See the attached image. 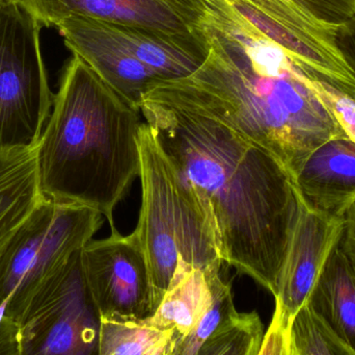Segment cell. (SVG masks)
<instances>
[{
  "label": "cell",
  "instance_id": "obj_20",
  "mask_svg": "<svg viewBox=\"0 0 355 355\" xmlns=\"http://www.w3.org/2000/svg\"><path fill=\"white\" fill-rule=\"evenodd\" d=\"M324 28L338 31L355 15V0H290Z\"/></svg>",
  "mask_w": 355,
  "mask_h": 355
},
{
  "label": "cell",
  "instance_id": "obj_8",
  "mask_svg": "<svg viewBox=\"0 0 355 355\" xmlns=\"http://www.w3.org/2000/svg\"><path fill=\"white\" fill-rule=\"evenodd\" d=\"M100 323L83 274L80 250L21 323L20 355L98 354Z\"/></svg>",
  "mask_w": 355,
  "mask_h": 355
},
{
  "label": "cell",
  "instance_id": "obj_5",
  "mask_svg": "<svg viewBox=\"0 0 355 355\" xmlns=\"http://www.w3.org/2000/svg\"><path fill=\"white\" fill-rule=\"evenodd\" d=\"M56 28L73 54L137 106L159 81L193 73L210 49L206 33H168L89 17H69Z\"/></svg>",
  "mask_w": 355,
  "mask_h": 355
},
{
  "label": "cell",
  "instance_id": "obj_2",
  "mask_svg": "<svg viewBox=\"0 0 355 355\" xmlns=\"http://www.w3.org/2000/svg\"><path fill=\"white\" fill-rule=\"evenodd\" d=\"M166 154L200 201L219 256L277 295L302 204L279 160L211 117L141 100Z\"/></svg>",
  "mask_w": 355,
  "mask_h": 355
},
{
  "label": "cell",
  "instance_id": "obj_24",
  "mask_svg": "<svg viewBox=\"0 0 355 355\" xmlns=\"http://www.w3.org/2000/svg\"><path fill=\"white\" fill-rule=\"evenodd\" d=\"M340 244L355 264V202L344 217V229Z\"/></svg>",
  "mask_w": 355,
  "mask_h": 355
},
{
  "label": "cell",
  "instance_id": "obj_4",
  "mask_svg": "<svg viewBox=\"0 0 355 355\" xmlns=\"http://www.w3.org/2000/svg\"><path fill=\"white\" fill-rule=\"evenodd\" d=\"M139 147L141 206L133 233L147 258L153 314L170 289L179 258L205 274L220 270L223 262L200 201L147 122L139 129Z\"/></svg>",
  "mask_w": 355,
  "mask_h": 355
},
{
  "label": "cell",
  "instance_id": "obj_6",
  "mask_svg": "<svg viewBox=\"0 0 355 355\" xmlns=\"http://www.w3.org/2000/svg\"><path fill=\"white\" fill-rule=\"evenodd\" d=\"M91 206L44 198L0 252V308L20 327L72 256L99 231Z\"/></svg>",
  "mask_w": 355,
  "mask_h": 355
},
{
  "label": "cell",
  "instance_id": "obj_11",
  "mask_svg": "<svg viewBox=\"0 0 355 355\" xmlns=\"http://www.w3.org/2000/svg\"><path fill=\"white\" fill-rule=\"evenodd\" d=\"M343 229L344 218H329L302 206L275 296L272 321L289 333L292 319L310 298L329 254L341 239Z\"/></svg>",
  "mask_w": 355,
  "mask_h": 355
},
{
  "label": "cell",
  "instance_id": "obj_17",
  "mask_svg": "<svg viewBox=\"0 0 355 355\" xmlns=\"http://www.w3.org/2000/svg\"><path fill=\"white\" fill-rule=\"evenodd\" d=\"M264 335L258 313L236 311L206 340L198 355H259Z\"/></svg>",
  "mask_w": 355,
  "mask_h": 355
},
{
  "label": "cell",
  "instance_id": "obj_16",
  "mask_svg": "<svg viewBox=\"0 0 355 355\" xmlns=\"http://www.w3.org/2000/svg\"><path fill=\"white\" fill-rule=\"evenodd\" d=\"M175 333L145 319L101 318L99 355H173Z\"/></svg>",
  "mask_w": 355,
  "mask_h": 355
},
{
  "label": "cell",
  "instance_id": "obj_12",
  "mask_svg": "<svg viewBox=\"0 0 355 355\" xmlns=\"http://www.w3.org/2000/svg\"><path fill=\"white\" fill-rule=\"evenodd\" d=\"M308 210L343 219L355 202V141L339 135L319 146L294 177Z\"/></svg>",
  "mask_w": 355,
  "mask_h": 355
},
{
  "label": "cell",
  "instance_id": "obj_21",
  "mask_svg": "<svg viewBox=\"0 0 355 355\" xmlns=\"http://www.w3.org/2000/svg\"><path fill=\"white\" fill-rule=\"evenodd\" d=\"M315 89L331 108L344 131L355 141V98L313 79Z\"/></svg>",
  "mask_w": 355,
  "mask_h": 355
},
{
  "label": "cell",
  "instance_id": "obj_1",
  "mask_svg": "<svg viewBox=\"0 0 355 355\" xmlns=\"http://www.w3.org/2000/svg\"><path fill=\"white\" fill-rule=\"evenodd\" d=\"M204 28L210 46L204 63L188 76L159 81L141 100L223 123L293 179L319 146L347 135L312 77L229 0H211Z\"/></svg>",
  "mask_w": 355,
  "mask_h": 355
},
{
  "label": "cell",
  "instance_id": "obj_15",
  "mask_svg": "<svg viewBox=\"0 0 355 355\" xmlns=\"http://www.w3.org/2000/svg\"><path fill=\"white\" fill-rule=\"evenodd\" d=\"M212 302V290L204 271L179 258L170 289L147 320L159 329L174 331L176 347L200 322Z\"/></svg>",
  "mask_w": 355,
  "mask_h": 355
},
{
  "label": "cell",
  "instance_id": "obj_19",
  "mask_svg": "<svg viewBox=\"0 0 355 355\" xmlns=\"http://www.w3.org/2000/svg\"><path fill=\"white\" fill-rule=\"evenodd\" d=\"M212 290L213 302L200 322L178 342L173 355H198L200 347L215 329L236 312L232 283L221 279L220 270L206 274Z\"/></svg>",
  "mask_w": 355,
  "mask_h": 355
},
{
  "label": "cell",
  "instance_id": "obj_13",
  "mask_svg": "<svg viewBox=\"0 0 355 355\" xmlns=\"http://www.w3.org/2000/svg\"><path fill=\"white\" fill-rule=\"evenodd\" d=\"M306 302L355 355V264L340 241Z\"/></svg>",
  "mask_w": 355,
  "mask_h": 355
},
{
  "label": "cell",
  "instance_id": "obj_22",
  "mask_svg": "<svg viewBox=\"0 0 355 355\" xmlns=\"http://www.w3.org/2000/svg\"><path fill=\"white\" fill-rule=\"evenodd\" d=\"M19 327L4 316V306L0 308V355H20Z\"/></svg>",
  "mask_w": 355,
  "mask_h": 355
},
{
  "label": "cell",
  "instance_id": "obj_18",
  "mask_svg": "<svg viewBox=\"0 0 355 355\" xmlns=\"http://www.w3.org/2000/svg\"><path fill=\"white\" fill-rule=\"evenodd\" d=\"M290 355H354L308 302L292 319Z\"/></svg>",
  "mask_w": 355,
  "mask_h": 355
},
{
  "label": "cell",
  "instance_id": "obj_3",
  "mask_svg": "<svg viewBox=\"0 0 355 355\" xmlns=\"http://www.w3.org/2000/svg\"><path fill=\"white\" fill-rule=\"evenodd\" d=\"M139 106L73 54L35 146L46 198L99 210L116 231L114 212L141 172Z\"/></svg>",
  "mask_w": 355,
  "mask_h": 355
},
{
  "label": "cell",
  "instance_id": "obj_10",
  "mask_svg": "<svg viewBox=\"0 0 355 355\" xmlns=\"http://www.w3.org/2000/svg\"><path fill=\"white\" fill-rule=\"evenodd\" d=\"M42 26L72 16L146 27L168 33H205L211 0H19Z\"/></svg>",
  "mask_w": 355,
  "mask_h": 355
},
{
  "label": "cell",
  "instance_id": "obj_23",
  "mask_svg": "<svg viewBox=\"0 0 355 355\" xmlns=\"http://www.w3.org/2000/svg\"><path fill=\"white\" fill-rule=\"evenodd\" d=\"M337 45L355 74V15L354 18L338 31Z\"/></svg>",
  "mask_w": 355,
  "mask_h": 355
},
{
  "label": "cell",
  "instance_id": "obj_9",
  "mask_svg": "<svg viewBox=\"0 0 355 355\" xmlns=\"http://www.w3.org/2000/svg\"><path fill=\"white\" fill-rule=\"evenodd\" d=\"M85 281L100 318L145 319L152 315L151 281L145 252L135 233L118 231L81 249Z\"/></svg>",
  "mask_w": 355,
  "mask_h": 355
},
{
  "label": "cell",
  "instance_id": "obj_14",
  "mask_svg": "<svg viewBox=\"0 0 355 355\" xmlns=\"http://www.w3.org/2000/svg\"><path fill=\"white\" fill-rule=\"evenodd\" d=\"M44 198L35 147L0 149V252Z\"/></svg>",
  "mask_w": 355,
  "mask_h": 355
},
{
  "label": "cell",
  "instance_id": "obj_7",
  "mask_svg": "<svg viewBox=\"0 0 355 355\" xmlns=\"http://www.w3.org/2000/svg\"><path fill=\"white\" fill-rule=\"evenodd\" d=\"M42 27L19 0L0 3V149L35 148L51 114Z\"/></svg>",
  "mask_w": 355,
  "mask_h": 355
},
{
  "label": "cell",
  "instance_id": "obj_25",
  "mask_svg": "<svg viewBox=\"0 0 355 355\" xmlns=\"http://www.w3.org/2000/svg\"><path fill=\"white\" fill-rule=\"evenodd\" d=\"M6 1V0H0V3H2V2Z\"/></svg>",
  "mask_w": 355,
  "mask_h": 355
}]
</instances>
